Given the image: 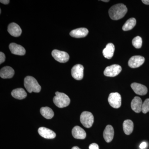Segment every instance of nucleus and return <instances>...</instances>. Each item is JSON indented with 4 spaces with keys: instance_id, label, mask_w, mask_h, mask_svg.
I'll list each match as a JSON object with an SVG mask.
<instances>
[{
    "instance_id": "f257e3e1",
    "label": "nucleus",
    "mask_w": 149,
    "mask_h": 149,
    "mask_svg": "<svg viewBox=\"0 0 149 149\" xmlns=\"http://www.w3.org/2000/svg\"><path fill=\"white\" fill-rule=\"evenodd\" d=\"M127 7L122 3L113 5L109 9V13L110 18L113 20H118L124 17L127 13Z\"/></svg>"
},
{
    "instance_id": "f03ea898",
    "label": "nucleus",
    "mask_w": 149,
    "mask_h": 149,
    "mask_svg": "<svg viewBox=\"0 0 149 149\" xmlns=\"http://www.w3.org/2000/svg\"><path fill=\"white\" fill-rule=\"evenodd\" d=\"M24 86L29 93L40 92L41 87L37 80L32 76H27L24 79Z\"/></svg>"
},
{
    "instance_id": "7ed1b4c3",
    "label": "nucleus",
    "mask_w": 149,
    "mask_h": 149,
    "mask_svg": "<svg viewBox=\"0 0 149 149\" xmlns=\"http://www.w3.org/2000/svg\"><path fill=\"white\" fill-rule=\"evenodd\" d=\"M55 94L56 96L54 97L53 102L57 107L62 108L69 105L70 100L66 94L58 92H56Z\"/></svg>"
},
{
    "instance_id": "20e7f679",
    "label": "nucleus",
    "mask_w": 149,
    "mask_h": 149,
    "mask_svg": "<svg viewBox=\"0 0 149 149\" xmlns=\"http://www.w3.org/2000/svg\"><path fill=\"white\" fill-rule=\"evenodd\" d=\"M94 120V116L90 112L83 111L80 115V122L85 128H90L92 127Z\"/></svg>"
},
{
    "instance_id": "39448f33",
    "label": "nucleus",
    "mask_w": 149,
    "mask_h": 149,
    "mask_svg": "<svg viewBox=\"0 0 149 149\" xmlns=\"http://www.w3.org/2000/svg\"><path fill=\"white\" fill-rule=\"evenodd\" d=\"M108 100L111 106L114 108H119L121 106V97L118 93H113L110 94Z\"/></svg>"
},
{
    "instance_id": "423d86ee",
    "label": "nucleus",
    "mask_w": 149,
    "mask_h": 149,
    "mask_svg": "<svg viewBox=\"0 0 149 149\" xmlns=\"http://www.w3.org/2000/svg\"><path fill=\"white\" fill-rule=\"evenodd\" d=\"M122 68L120 65L113 64L107 67L104 71V73L107 77H113L117 76L121 72Z\"/></svg>"
},
{
    "instance_id": "0eeeda50",
    "label": "nucleus",
    "mask_w": 149,
    "mask_h": 149,
    "mask_svg": "<svg viewBox=\"0 0 149 149\" xmlns=\"http://www.w3.org/2000/svg\"><path fill=\"white\" fill-rule=\"evenodd\" d=\"M52 56L57 61L61 63H64L68 61L69 56L67 53L63 51L55 49L52 52Z\"/></svg>"
},
{
    "instance_id": "6e6552de",
    "label": "nucleus",
    "mask_w": 149,
    "mask_h": 149,
    "mask_svg": "<svg viewBox=\"0 0 149 149\" xmlns=\"http://www.w3.org/2000/svg\"><path fill=\"white\" fill-rule=\"evenodd\" d=\"M72 77L76 80L83 79L84 76V67L82 65H75L71 69Z\"/></svg>"
},
{
    "instance_id": "1a4fd4ad",
    "label": "nucleus",
    "mask_w": 149,
    "mask_h": 149,
    "mask_svg": "<svg viewBox=\"0 0 149 149\" xmlns=\"http://www.w3.org/2000/svg\"><path fill=\"white\" fill-rule=\"evenodd\" d=\"M145 61V58L142 56H133L128 61V65L131 68H137L143 64Z\"/></svg>"
},
{
    "instance_id": "9d476101",
    "label": "nucleus",
    "mask_w": 149,
    "mask_h": 149,
    "mask_svg": "<svg viewBox=\"0 0 149 149\" xmlns=\"http://www.w3.org/2000/svg\"><path fill=\"white\" fill-rule=\"evenodd\" d=\"M9 47L11 52L13 54L23 56L26 53V51L23 47L15 43H11Z\"/></svg>"
},
{
    "instance_id": "9b49d317",
    "label": "nucleus",
    "mask_w": 149,
    "mask_h": 149,
    "mask_svg": "<svg viewBox=\"0 0 149 149\" xmlns=\"http://www.w3.org/2000/svg\"><path fill=\"white\" fill-rule=\"evenodd\" d=\"M38 132L40 136L46 139H54L56 136L54 132L45 127H40L38 129Z\"/></svg>"
},
{
    "instance_id": "f8f14e48",
    "label": "nucleus",
    "mask_w": 149,
    "mask_h": 149,
    "mask_svg": "<svg viewBox=\"0 0 149 149\" xmlns=\"http://www.w3.org/2000/svg\"><path fill=\"white\" fill-rule=\"evenodd\" d=\"M8 31L11 36L15 37H19L22 32L20 27L14 22L9 24Z\"/></svg>"
},
{
    "instance_id": "ddd939ff",
    "label": "nucleus",
    "mask_w": 149,
    "mask_h": 149,
    "mask_svg": "<svg viewBox=\"0 0 149 149\" xmlns=\"http://www.w3.org/2000/svg\"><path fill=\"white\" fill-rule=\"evenodd\" d=\"M131 88L134 92L137 95H145L148 93V88L145 85L134 83L131 85Z\"/></svg>"
},
{
    "instance_id": "4468645a",
    "label": "nucleus",
    "mask_w": 149,
    "mask_h": 149,
    "mask_svg": "<svg viewBox=\"0 0 149 149\" xmlns=\"http://www.w3.org/2000/svg\"><path fill=\"white\" fill-rule=\"evenodd\" d=\"M89 31L86 28H79L72 30L70 35L74 38H80L85 37L88 35Z\"/></svg>"
},
{
    "instance_id": "2eb2a0df",
    "label": "nucleus",
    "mask_w": 149,
    "mask_h": 149,
    "mask_svg": "<svg viewBox=\"0 0 149 149\" xmlns=\"http://www.w3.org/2000/svg\"><path fill=\"white\" fill-rule=\"evenodd\" d=\"M14 74V70L10 66L4 67L1 69L0 71V76L3 79L12 78Z\"/></svg>"
},
{
    "instance_id": "dca6fc26",
    "label": "nucleus",
    "mask_w": 149,
    "mask_h": 149,
    "mask_svg": "<svg viewBox=\"0 0 149 149\" xmlns=\"http://www.w3.org/2000/svg\"><path fill=\"white\" fill-rule=\"evenodd\" d=\"M114 129L111 125H107L104 130L103 137L107 143H110L112 141L114 136Z\"/></svg>"
},
{
    "instance_id": "f3484780",
    "label": "nucleus",
    "mask_w": 149,
    "mask_h": 149,
    "mask_svg": "<svg viewBox=\"0 0 149 149\" xmlns=\"http://www.w3.org/2000/svg\"><path fill=\"white\" fill-rule=\"evenodd\" d=\"M143 104L141 98L139 97H135L131 102V108L135 112L139 113L141 111Z\"/></svg>"
},
{
    "instance_id": "a211bd4d",
    "label": "nucleus",
    "mask_w": 149,
    "mask_h": 149,
    "mask_svg": "<svg viewBox=\"0 0 149 149\" xmlns=\"http://www.w3.org/2000/svg\"><path fill=\"white\" fill-rule=\"evenodd\" d=\"M72 133L74 139H84L86 137V133L85 130L79 126H75L73 128Z\"/></svg>"
},
{
    "instance_id": "6ab92c4d",
    "label": "nucleus",
    "mask_w": 149,
    "mask_h": 149,
    "mask_svg": "<svg viewBox=\"0 0 149 149\" xmlns=\"http://www.w3.org/2000/svg\"><path fill=\"white\" fill-rule=\"evenodd\" d=\"M114 51V45L112 43H109L103 50V54L106 58L111 59L113 55Z\"/></svg>"
},
{
    "instance_id": "aec40b11",
    "label": "nucleus",
    "mask_w": 149,
    "mask_h": 149,
    "mask_svg": "<svg viewBox=\"0 0 149 149\" xmlns=\"http://www.w3.org/2000/svg\"><path fill=\"white\" fill-rule=\"evenodd\" d=\"M11 95L15 98L22 100L26 98L27 94L23 88H19L12 91Z\"/></svg>"
},
{
    "instance_id": "412c9836",
    "label": "nucleus",
    "mask_w": 149,
    "mask_h": 149,
    "mask_svg": "<svg viewBox=\"0 0 149 149\" xmlns=\"http://www.w3.org/2000/svg\"><path fill=\"white\" fill-rule=\"evenodd\" d=\"M123 126V131L126 135H130L133 132L134 125L132 120H124Z\"/></svg>"
},
{
    "instance_id": "4be33fe9",
    "label": "nucleus",
    "mask_w": 149,
    "mask_h": 149,
    "mask_svg": "<svg viewBox=\"0 0 149 149\" xmlns=\"http://www.w3.org/2000/svg\"><path fill=\"white\" fill-rule=\"evenodd\" d=\"M40 113L43 117L47 119H51L54 116L53 111L50 108L48 107H43L41 108L40 109Z\"/></svg>"
},
{
    "instance_id": "5701e85b",
    "label": "nucleus",
    "mask_w": 149,
    "mask_h": 149,
    "mask_svg": "<svg viewBox=\"0 0 149 149\" xmlns=\"http://www.w3.org/2000/svg\"><path fill=\"white\" fill-rule=\"evenodd\" d=\"M136 20L134 18H130L126 21L122 27L123 31H126L131 30L136 26Z\"/></svg>"
},
{
    "instance_id": "b1692460",
    "label": "nucleus",
    "mask_w": 149,
    "mask_h": 149,
    "mask_svg": "<svg viewBox=\"0 0 149 149\" xmlns=\"http://www.w3.org/2000/svg\"><path fill=\"white\" fill-rule=\"evenodd\" d=\"M133 45L136 49H140L142 46V39L140 36H137L132 40Z\"/></svg>"
},
{
    "instance_id": "393cba45",
    "label": "nucleus",
    "mask_w": 149,
    "mask_h": 149,
    "mask_svg": "<svg viewBox=\"0 0 149 149\" xmlns=\"http://www.w3.org/2000/svg\"><path fill=\"white\" fill-rule=\"evenodd\" d=\"M141 111L144 113H146L149 111V99H147L143 103Z\"/></svg>"
},
{
    "instance_id": "a878e982",
    "label": "nucleus",
    "mask_w": 149,
    "mask_h": 149,
    "mask_svg": "<svg viewBox=\"0 0 149 149\" xmlns=\"http://www.w3.org/2000/svg\"><path fill=\"white\" fill-rule=\"evenodd\" d=\"M6 59L5 55L3 53L1 52H0V63L2 64L5 61Z\"/></svg>"
},
{
    "instance_id": "bb28decb",
    "label": "nucleus",
    "mask_w": 149,
    "mask_h": 149,
    "mask_svg": "<svg viewBox=\"0 0 149 149\" xmlns=\"http://www.w3.org/2000/svg\"><path fill=\"white\" fill-rule=\"evenodd\" d=\"M89 149H99L98 145L95 143L91 144L89 146Z\"/></svg>"
},
{
    "instance_id": "cd10ccee",
    "label": "nucleus",
    "mask_w": 149,
    "mask_h": 149,
    "mask_svg": "<svg viewBox=\"0 0 149 149\" xmlns=\"http://www.w3.org/2000/svg\"><path fill=\"white\" fill-rule=\"evenodd\" d=\"M147 146V143L146 142H143V143H142L140 145V148L141 149H145V148H146V147Z\"/></svg>"
},
{
    "instance_id": "c85d7f7f",
    "label": "nucleus",
    "mask_w": 149,
    "mask_h": 149,
    "mask_svg": "<svg viewBox=\"0 0 149 149\" xmlns=\"http://www.w3.org/2000/svg\"><path fill=\"white\" fill-rule=\"evenodd\" d=\"M1 3H2L4 4L7 5L9 3V0H1L0 1Z\"/></svg>"
},
{
    "instance_id": "c756f323",
    "label": "nucleus",
    "mask_w": 149,
    "mask_h": 149,
    "mask_svg": "<svg viewBox=\"0 0 149 149\" xmlns=\"http://www.w3.org/2000/svg\"><path fill=\"white\" fill-rule=\"evenodd\" d=\"M142 1L145 4L148 5H149V0H143Z\"/></svg>"
},
{
    "instance_id": "7c9ffc66",
    "label": "nucleus",
    "mask_w": 149,
    "mask_h": 149,
    "mask_svg": "<svg viewBox=\"0 0 149 149\" xmlns=\"http://www.w3.org/2000/svg\"><path fill=\"white\" fill-rule=\"evenodd\" d=\"M71 149H80V148L77 146L73 147Z\"/></svg>"
},
{
    "instance_id": "2f4dec72",
    "label": "nucleus",
    "mask_w": 149,
    "mask_h": 149,
    "mask_svg": "<svg viewBox=\"0 0 149 149\" xmlns=\"http://www.w3.org/2000/svg\"><path fill=\"white\" fill-rule=\"evenodd\" d=\"M102 1L103 2H108L109 1H108V0H107V1H105V0H104V1Z\"/></svg>"
},
{
    "instance_id": "473e14b6",
    "label": "nucleus",
    "mask_w": 149,
    "mask_h": 149,
    "mask_svg": "<svg viewBox=\"0 0 149 149\" xmlns=\"http://www.w3.org/2000/svg\"><path fill=\"white\" fill-rule=\"evenodd\" d=\"M1 13V9H0V13Z\"/></svg>"
}]
</instances>
